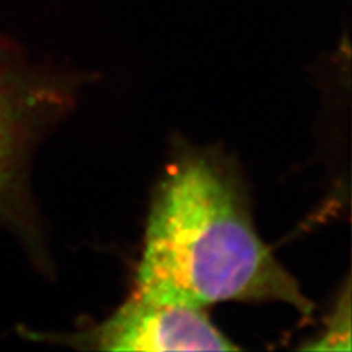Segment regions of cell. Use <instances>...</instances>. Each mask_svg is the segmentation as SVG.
Listing matches in <instances>:
<instances>
[{"label": "cell", "instance_id": "1", "mask_svg": "<svg viewBox=\"0 0 352 352\" xmlns=\"http://www.w3.org/2000/svg\"><path fill=\"white\" fill-rule=\"evenodd\" d=\"M135 291L206 308L222 301L313 304L252 222L234 169L212 153H184L153 197Z\"/></svg>", "mask_w": 352, "mask_h": 352}, {"label": "cell", "instance_id": "2", "mask_svg": "<svg viewBox=\"0 0 352 352\" xmlns=\"http://www.w3.org/2000/svg\"><path fill=\"white\" fill-rule=\"evenodd\" d=\"M50 75L0 36V223L27 226L24 170L32 142L59 104Z\"/></svg>", "mask_w": 352, "mask_h": 352}, {"label": "cell", "instance_id": "3", "mask_svg": "<svg viewBox=\"0 0 352 352\" xmlns=\"http://www.w3.org/2000/svg\"><path fill=\"white\" fill-rule=\"evenodd\" d=\"M60 344L98 351H234L206 308L153 298L134 289L104 322L72 335H46Z\"/></svg>", "mask_w": 352, "mask_h": 352}, {"label": "cell", "instance_id": "4", "mask_svg": "<svg viewBox=\"0 0 352 352\" xmlns=\"http://www.w3.org/2000/svg\"><path fill=\"white\" fill-rule=\"evenodd\" d=\"M351 323H349V291L340 296L339 304L330 314L324 332L316 338L313 345H307V349H351Z\"/></svg>", "mask_w": 352, "mask_h": 352}]
</instances>
